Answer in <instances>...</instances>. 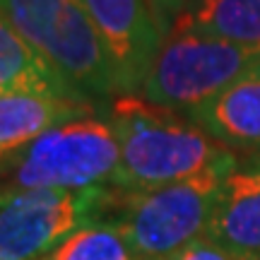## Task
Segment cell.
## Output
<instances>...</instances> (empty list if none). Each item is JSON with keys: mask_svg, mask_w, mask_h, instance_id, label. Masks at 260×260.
I'll list each match as a JSON object with an SVG mask.
<instances>
[{"mask_svg": "<svg viewBox=\"0 0 260 260\" xmlns=\"http://www.w3.org/2000/svg\"><path fill=\"white\" fill-rule=\"evenodd\" d=\"M44 260H138L121 229L111 222L89 224L70 234Z\"/></svg>", "mask_w": 260, "mask_h": 260, "instance_id": "cell-13", "label": "cell"}, {"mask_svg": "<svg viewBox=\"0 0 260 260\" xmlns=\"http://www.w3.org/2000/svg\"><path fill=\"white\" fill-rule=\"evenodd\" d=\"M167 260H234V258L226 255L222 248H217L212 241H207L203 236V239H195L188 246H183L174 255H169Z\"/></svg>", "mask_w": 260, "mask_h": 260, "instance_id": "cell-15", "label": "cell"}, {"mask_svg": "<svg viewBox=\"0 0 260 260\" xmlns=\"http://www.w3.org/2000/svg\"><path fill=\"white\" fill-rule=\"evenodd\" d=\"M104 41L118 94H140L164 34L145 0H82Z\"/></svg>", "mask_w": 260, "mask_h": 260, "instance_id": "cell-7", "label": "cell"}, {"mask_svg": "<svg viewBox=\"0 0 260 260\" xmlns=\"http://www.w3.org/2000/svg\"><path fill=\"white\" fill-rule=\"evenodd\" d=\"M48 92L82 102L0 12V94Z\"/></svg>", "mask_w": 260, "mask_h": 260, "instance_id": "cell-11", "label": "cell"}, {"mask_svg": "<svg viewBox=\"0 0 260 260\" xmlns=\"http://www.w3.org/2000/svg\"><path fill=\"white\" fill-rule=\"evenodd\" d=\"M94 113V104L48 92L0 94V183L10 176L19 157L46 130L65 121Z\"/></svg>", "mask_w": 260, "mask_h": 260, "instance_id": "cell-9", "label": "cell"}, {"mask_svg": "<svg viewBox=\"0 0 260 260\" xmlns=\"http://www.w3.org/2000/svg\"><path fill=\"white\" fill-rule=\"evenodd\" d=\"M109 123L116 130L121 161L113 188L154 190L193 178L234 157L186 113L145 102L138 94H118L109 102Z\"/></svg>", "mask_w": 260, "mask_h": 260, "instance_id": "cell-1", "label": "cell"}, {"mask_svg": "<svg viewBox=\"0 0 260 260\" xmlns=\"http://www.w3.org/2000/svg\"><path fill=\"white\" fill-rule=\"evenodd\" d=\"M258 63L260 46L195 31H174L164 39L138 96L188 113L224 92Z\"/></svg>", "mask_w": 260, "mask_h": 260, "instance_id": "cell-4", "label": "cell"}, {"mask_svg": "<svg viewBox=\"0 0 260 260\" xmlns=\"http://www.w3.org/2000/svg\"><path fill=\"white\" fill-rule=\"evenodd\" d=\"M205 239L234 260H260V157L226 176Z\"/></svg>", "mask_w": 260, "mask_h": 260, "instance_id": "cell-8", "label": "cell"}, {"mask_svg": "<svg viewBox=\"0 0 260 260\" xmlns=\"http://www.w3.org/2000/svg\"><path fill=\"white\" fill-rule=\"evenodd\" d=\"M174 31H195L260 46V0H193Z\"/></svg>", "mask_w": 260, "mask_h": 260, "instance_id": "cell-12", "label": "cell"}, {"mask_svg": "<svg viewBox=\"0 0 260 260\" xmlns=\"http://www.w3.org/2000/svg\"><path fill=\"white\" fill-rule=\"evenodd\" d=\"M186 116L224 147L260 152V63Z\"/></svg>", "mask_w": 260, "mask_h": 260, "instance_id": "cell-10", "label": "cell"}, {"mask_svg": "<svg viewBox=\"0 0 260 260\" xmlns=\"http://www.w3.org/2000/svg\"><path fill=\"white\" fill-rule=\"evenodd\" d=\"M0 12L75 96L87 104L118 96L104 41L82 0H0Z\"/></svg>", "mask_w": 260, "mask_h": 260, "instance_id": "cell-3", "label": "cell"}, {"mask_svg": "<svg viewBox=\"0 0 260 260\" xmlns=\"http://www.w3.org/2000/svg\"><path fill=\"white\" fill-rule=\"evenodd\" d=\"M236 164L234 154L198 176L154 190L116 188L111 224L121 229L138 260H167L205 236L224 181Z\"/></svg>", "mask_w": 260, "mask_h": 260, "instance_id": "cell-2", "label": "cell"}, {"mask_svg": "<svg viewBox=\"0 0 260 260\" xmlns=\"http://www.w3.org/2000/svg\"><path fill=\"white\" fill-rule=\"evenodd\" d=\"M113 195V186L82 190L0 186V260L48 258L70 234L104 222Z\"/></svg>", "mask_w": 260, "mask_h": 260, "instance_id": "cell-5", "label": "cell"}, {"mask_svg": "<svg viewBox=\"0 0 260 260\" xmlns=\"http://www.w3.org/2000/svg\"><path fill=\"white\" fill-rule=\"evenodd\" d=\"M118 161L121 147L109 118L87 113L34 140L0 186L63 190L113 186Z\"/></svg>", "mask_w": 260, "mask_h": 260, "instance_id": "cell-6", "label": "cell"}, {"mask_svg": "<svg viewBox=\"0 0 260 260\" xmlns=\"http://www.w3.org/2000/svg\"><path fill=\"white\" fill-rule=\"evenodd\" d=\"M145 3H147L152 17H154V22H157L159 31H161L164 39H167L169 34H171L174 24L178 22V17L190 8L193 0H145Z\"/></svg>", "mask_w": 260, "mask_h": 260, "instance_id": "cell-14", "label": "cell"}]
</instances>
